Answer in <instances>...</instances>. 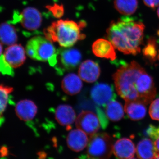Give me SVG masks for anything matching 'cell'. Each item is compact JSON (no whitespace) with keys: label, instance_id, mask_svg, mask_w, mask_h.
<instances>
[{"label":"cell","instance_id":"1","mask_svg":"<svg viewBox=\"0 0 159 159\" xmlns=\"http://www.w3.org/2000/svg\"><path fill=\"white\" fill-rule=\"evenodd\" d=\"M113 77L117 93L125 101H139L147 105L156 97L153 78L136 61L124 63Z\"/></svg>","mask_w":159,"mask_h":159},{"label":"cell","instance_id":"2","mask_svg":"<svg viewBox=\"0 0 159 159\" xmlns=\"http://www.w3.org/2000/svg\"><path fill=\"white\" fill-rule=\"evenodd\" d=\"M144 29L142 22L125 16L111 23L106 37L115 48L125 54L136 55L141 51Z\"/></svg>","mask_w":159,"mask_h":159},{"label":"cell","instance_id":"3","mask_svg":"<svg viewBox=\"0 0 159 159\" xmlns=\"http://www.w3.org/2000/svg\"><path fill=\"white\" fill-rule=\"evenodd\" d=\"M85 25L83 21L77 23L71 20H59L45 29L44 34L51 42L57 43L63 48H70L80 40L85 39V34L81 31Z\"/></svg>","mask_w":159,"mask_h":159},{"label":"cell","instance_id":"4","mask_svg":"<svg viewBox=\"0 0 159 159\" xmlns=\"http://www.w3.org/2000/svg\"><path fill=\"white\" fill-rule=\"evenodd\" d=\"M28 56L34 60L48 61L51 66L57 63V52L52 42L45 37L34 36L31 39L26 46Z\"/></svg>","mask_w":159,"mask_h":159},{"label":"cell","instance_id":"5","mask_svg":"<svg viewBox=\"0 0 159 159\" xmlns=\"http://www.w3.org/2000/svg\"><path fill=\"white\" fill-rule=\"evenodd\" d=\"M112 139L105 133L90 137L87 152L91 159H109L113 152Z\"/></svg>","mask_w":159,"mask_h":159},{"label":"cell","instance_id":"6","mask_svg":"<svg viewBox=\"0 0 159 159\" xmlns=\"http://www.w3.org/2000/svg\"><path fill=\"white\" fill-rule=\"evenodd\" d=\"M97 115L89 111H83L76 119L77 129L90 137L97 134L100 128V120Z\"/></svg>","mask_w":159,"mask_h":159},{"label":"cell","instance_id":"7","mask_svg":"<svg viewBox=\"0 0 159 159\" xmlns=\"http://www.w3.org/2000/svg\"><path fill=\"white\" fill-rule=\"evenodd\" d=\"M91 97L97 105L104 107L109 102L115 99L116 95L112 86L101 83L97 84L92 88Z\"/></svg>","mask_w":159,"mask_h":159},{"label":"cell","instance_id":"8","mask_svg":"<svg viewBox=\"0 0 159 159\" xmlns=\"http://www.w3.org/2000/svg\"><path fill=\"white\" fill-rule=\"evenodd\" d=\"M18 20L24 29L29 31H34L41 25L42 16L36 8L28 7L23 9L19 15Z\"/></svg>","mask_w":159,"mask_h":159},{"label":"cell","instance_id":"9","mask_svg":"<svg viewBox=\"0 0 159 159\" xmlns=\"http://www.w3.org/2000/svg\"><path fill=\"white\" fill-rule=\"evenodd\" d=\"M82 58L81 53L76 49H64L58 50L57 60L60 62L61 70H71L77 67Z\"/></svg>","mask_w":159,"mask_h":159},{"label":"cell","instance_id":"10","mask_svg":"<svg viewBox=\"0 0 159 159\" xmlns=\"http://www.w3.org/2000/svg\"><path fill=\"white\" fill-rule=\"evenodd\" d=\"M26 51L21 44L9 46L5 50V59L13 68H17L24 64L26 59Z\"/></svg>","mask_w":159,"mask_h":159},{"label":"cell","instance_id":"11","mask_svg":"<svg viewBox=\"0 0 159 159\" xmlns=\"http://www.w3.org/2000/svg\"><path fill=\"white\" fill-rule=\"evenodd\" d=\"M136 152L134 144L128 138L119 139L113 146V152L119 159L132 158Z\"/></svg>","mask_w":159,"mask_h":159},{"label":"cell","instance_id":"12","mask_svg":"<svg viewBox=\"0 0 159 159\" xmlns=\"http://www.w3.org/2000/svg\"><path fill=\"white\" fill-rule=\"evenodd\" d=\"M78 74L84 81L88 83L94 82L100 76V67L97 63L87 60L80 66Z\"/></svg>","mask_w":159,"mask_h":159},{"label":"cell","instance_id":"13","mask_svg":"<svg viewBox=\"0 0 159 159\" xmlns=\"http://www.w3.org/2000/svg\"><path fill=\"white\" fill-rule=\"evenodd\" d=\"M88 135L80 129L71 130L67 137V144L71 150L79 152L83 150L88 144Z\"/></svg>","mask_w":159,"mask_h":159},{"label":"cell","instance_id":"14","mask_svg":"<svg viewBox=\"0 0 159 159\" xmlns=\"http://www.w3.org/2000/svg\"><path fill=\"white\" fill-rule=\"evenodd\" d=\"M92 51L97 57L113 61L116 57L115 48L108 39H99L92 45Z\"/></svg>","mask_w":159,"mask_h":159},{"label":"cell","instance_id":"15","mask_svg":"<svg viewBox=\"0 0 159 159\" xmlns=\"http://www.w3.org/2000/svg\"><path fill=\"white\" fill-rule=\"evenodd\" d=\"M37 106L33 101L24 99L19 101L15 107V111L20 120L29 122L34 119L37 113Z\"/></svg>","mask_w":159,"mask_h":159},{"label":"cell","instance_id":"16","mask_svg":"<svg viewBox=\"0 0 159 159\" xmlns=\"http://www.w3.org/2000/svg\"><path fill=\"white\" fill-rule=\"evenodd\" d=\"M55 118L60 125L70 129L71 125L76 119V113L72 107L67 104L58 106L55 110Z\"/></svg>","mask_w":159,"mask_h":159},{"label":"cell","instance_id":"17","mask_svg":"<svg viewBox=\"0 0 159 159\" xmlns=\"http://www.w3.org/2000/svg\"><path fill=\"white\" fill-rule=\"evenodd\" d=\"M83 83L81 78L76 74L71 73L66 75L61 82L64 92L70 96L76 95L81 91Z\"/></svg>","mask_w":159,"mask_h":159},{"label":"cell","instance_id":"18","mask_svg":"<svg viewBox=\"0 0 159 159\" xmlns=\"http://www.w3.org/2000/svg\"><path fill=\"white\" fill-rule=\"evenodd\" d=\"M125 111L131 120L138 121L145 117L147 112L146 104L139 101H125Z\"/></svg>","mask_w":159,"mask_h":159},{"label":"cell","instance_id":"19","mask_svg":"<svg viewBox=\"0 0 159 159\" xmlns=\"http://www.w3.org/2000/svg\"><path fill=\"white\" fill-rule=\"evenodd\" d=\"M137 156L139 159H154L157 152L154 143L150 139H142L139 142L136 148Z\"/></svg>","mask_w":159,"mask_h":159},{"label":"cell","instance_id":"20","mask_svg":"<svg viewBox=\"0 0 159 159\" xmlns=\"http://www.w3.org/2000/svg\"><path fill=\"white\" fill-rule=\"evenodd\" d=\"M18 36L16 30L13 25L7 23L0 25V42L8 46L17 42Z\"/></svg>","mask_w":159,"mask_h":159},{"label":"cell","instance_id":"21","mask_svg":"<svg viewBox=\"0 0 159 159\" xmlns=\"http://www.w3.org/2000/svg\"><path fill=\"white\" fill-rule=\"evenodd\" d=\"M105 112L109 119L114 122H118L123 118L124 111L121 103L115 99L111 100L106 106Z\"/></svg>","mask_w":159,"mask_h":159},{"label":"cell","instance_id":"22","mask_svg":"<svg viewBox=\"0 0 159 159\" xmlns=\"http://www.w3.org/2000/svg\"><path fill=\"white\" fill-rule=\"evenodd\" d=\"M114 6L121 14L128 16L134 14L138 8V0H115Z\"/></svg>","mask_w":159,"mask_h":159},{"label":"cell","instance_id":"23","mask_svg":"<svg viewBox=\"0 0 159 159\" xmlns=\"http://www.w3.org/2000/svg\"><path fill=\"white\" fill-rule=\"evenodd\" d=\"M13 90L11 87L0 84V119L4 118L3 114L7 107L9 95Z\"/></svg>","mask_w":159,"mask_h":159},{"label":"cell","instance_id":"24","mask_svg":"<svg viewBox=\"0 0 159 159\" xmlns=\"http://www.w3.org/2000/svg\"><path fill=\"white\" fill-rule=\"evenodd\" d=\"M143 53L145 57L151 61L156 59L157 52L156 42L153 39H149L148 44L143 50Z\"/></svg>","mask_w":159,"mask_h":159},{"label":"cell","instance_id":"25","mask_svg":"<svg viewBox=\"0 0 159 159\" xmlns=\"http://www.w3.org/2000/svg\"><path fill=\"white\" fill-rule=\"evenodd\" d=\"M0 72L3 74L9 76H13L14 74L13 68L6 61L3 54L0 56Z\"/></svg>","mask_w":159,"mask_h":159},{"label":"cell","instance_id":"26","mask_svg":"<svg viewBox=\"0 0 159 159\" xmlns=\"http://www.w3.org/2000/svg\"><path fill=\"white\" fill-rule=\"evenodd\" d=\"M149 113L152 119L159 121V98L152 102Z\"/></svg>","mask_w":159,"mask_h":159},{"label":"cell","instance_id":"27","mask_svg":"<svg viewBox=\"0 0 159 159\" xmlns=\"http://www.w3.org/2000/svg\"><path fill=\"white\" fill-rule=\"evenodd\" d=\"M47 9L52 12L54 17L59 18L62 17L64 12V9L62 5L55 4L53 6H47Z\"/></svg>","mask_w":159,"mask_h":159},{"label":"cell","instance_id":"28","mask_svg":"<svg viewBox=\"0 0 159 159\" xmlns=\"http://www.w3.org/2000/svg\"><path fill=\"white\" fill-rule=\"evenodd\" d=\"M145 134L153 140H156L159 137V126H155L152 124L148 125L145 129Z\"/></svg>","mask_w":159,"mask_h":159},{"label":"cell","instance_id":"29","mask_svg":"<svg viewBox=\"0 0 159 159\" xmlns=\"http://www.w3.org/2000/svg\"><path fill=\"white\" fill-rule=\"evenodd\" d=\"M146 6L149 8H155L159 6V0H143Z\"/></svg>","mask_w":159,"mask_h":159},{"label":"cell","instance_id":"30","mask_svg":"<svg viewBox=\"0 0 159 159\" xmlns=\"http://www.w3.org/2000/svg\"><path fill=\"white\" fill-rule=\"evenodd\" d=\"M155 147L158 153H159V137L154 142Z\"/></svg>","mask_w":159,"mask_h":159},{"label":"cell","instance_id":"31","mask_svg":"<svg viewBox=\"0 0 159 159\" xmlns=\"http://www.w3.org/2000/svg\"><path fill=\"white\" fill-rule=\"evenodd\" d=\"M3 49L2 43L0 42V56L2 55V53Z\"/></svg>","mask_w":159,"mask_h":159},{"label":"cell","instance_id":"32","mask_svg":"<svg viewBox=\"0 0 159 159\" xmlns=\"http://www.w3.org/2000/svg\"><path fill=\"white\" fill-rule=\"evenodd\" d=\"M4 118H2V119H0V126L2 125V124L4 122Z\"/></svg>","mask_w":159,"mask_h":159},{"label":"cell","instance_id":"33","mask_svg":"<svg viewBox=\"0 0 159 159\" xmlns=\"http://www.w3.org/2000/svg\"><path fill=\"white\" fill-rule=\"evenodd\" d=\"M154 159H159V153L157 154L156 157H155Z\"/></svg>","mask_w":159,"mask_h":159},{"label":"cell","instance_id":"34","mask_svg":"<svg viewBox=\"0 0 159 159\" xmlns=\"http://www.w3.org/2000/svg\"><path fill=\"white\" fill-rule=\"evenodd\" d=\"M157 15H158V17L159 18V7L158 9V10H157Z\"/></svg>","mask_w":159,"mask_h":159},{"label":"cell","instance_id":"35","mask_svg":"<svg viewBox=\"0 0 159 159\" xmlns=\"http://www.w3.org/2000/svg\"><path fill=\"white\" fill-rule=\"evenodd\" d=\"M157 57H158V59L159 60V51L158 55Z\"/></svg>","mask_w":159,"mask_h":159},{"label":"cell","instance_id":"36","mask_svg":"<svg viewBox=\"0 0 159 159\" xmlns=\"http://www.w3.org/2000/svg\"><path fill=\"white\" fill-rule=\"evenodd\" d=\"M136 159V158H131V159Z\"/></svg>","mask_w":159,"mask_h":159}]
</instances>
